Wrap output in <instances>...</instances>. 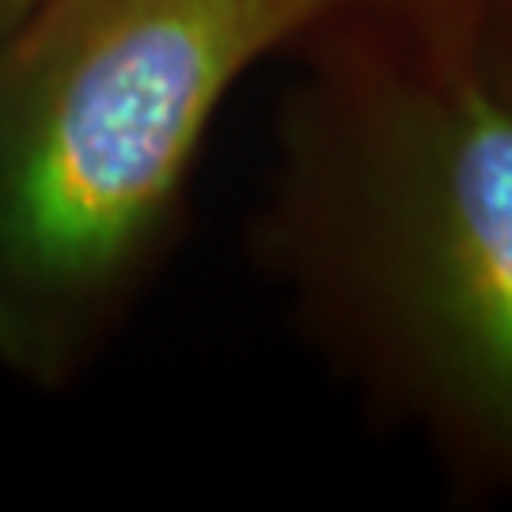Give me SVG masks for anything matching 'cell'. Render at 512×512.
<instances>
[{"label":"cell","instance_id":"6da1fadb","mask_svg":"<svg viewBox=\"0 0 512 512\" xmlns=\"http://www.w3.org/2000/svg\"><path fill=\"white\" fill-rule=\"evenodd\" d=\"M346 0H35L0 35V365L92 357L239 73Z\"/></svg>","mask_w":512,"mask_h":512},{"label":"cell","instance_id":"7a4b0ae2","mask_svg":"<svg viewBox=\"0 0 512 512\" xmlns=\"http://www.w3.org/2000/svg\"><path fill=\"white\" fill-rule=\"evenodd\" d=\"M308 255L406 376L512 456V107L467 73L357 80L300 126Z\"/></svg>","mask_w":512,"mask_h":512},{"label":"cell","instance_id":"3957f363","mask_svg":"<svg viewBox=\"0 0 512 512\" xmlns=\"http://www.w3.org/2000/svg\"><path fill=\"white\" fill-rule=\"evenodd\" d=\"M31 4H35V0H0V35H4V31H8Z\"/></svg>","mask_w":512,"mask_h":512}]
</instances>
